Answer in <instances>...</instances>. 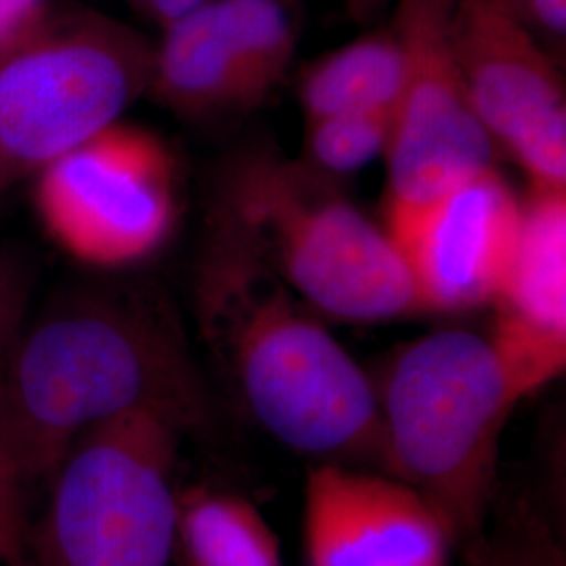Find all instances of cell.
<instances>
[{
  "instance_id": "cell-15",
  "label": "cell",
  "mask_w": 566,
  "mask_h": 566,
  "mask_svg": "<svg viewBox=\"0 0 566 566\" xmlns=\"http://www.w3.org/2000/svg\"><path fill=\"white\" fill-rule=\"evenodd\" d=\"M403 84V46L392 28H382L306 65L298 99L306 120L340 112H395Z\"/></svg>"
},
{
  "instance_id": "cell-6",
  "label": "cell",
  "mask_w": 566,
  "mask_h": 566,
  "mask_svg": "<svg viewBox=\"0 0 566 566\" xmlns=\"http://www.w3.org/2000/svg\"><path fill=\"white\" fill-rule=\"evenodd\" d=\"M156 44L88 7H49L0 55V189L34 177L149 93Z\"/></svg>"
},
{
  "instance_id": "cell-12",
  "label": "cell",
  "mask_w": 566,
  "mask_h": 566,
  "mask_svg": "<svg viewBox=\"0 0 566 566\" xmlns=\"http://www.w3.org/2000/svg\"><path fill=\"white\" fill-rule=\"evenodd\" d=\"M455 539L424 497L386 472L340 462L304 481V566H451Z\"/></svg>"
},
{
  "instance_id": "cell-21",
  "label": "cell",
  "mask_w": 566,
  "mask_h": 566,
  "mask_svg": "<svg viewBox=\"0 0 566 566\" xmlns=\"http://www.w3.org/2000/svg\"><path fill=\"white\" fill-rule=\"evenodd\" d=\"M49 7V0H0V55L25 36Z\"/></svg>"
},
{
  "instance_id": "cell-14",
  "label": "cell",
  "mask_w": 566,
  "mask_h": 566,
  "mask_svg": "<svg viewBox=\"0 0 566 566\" xmlns=\"http://www.w3.org/2000/svg\"><path fill=\"white\" fill-rule=\"evenodd\" d=\"M177 566H283L282 546L248 497L191 486L177 495Z\"/></svg>"
},
{
  "instance_id": "cell-22",
  "label": "cell",
  "mask_w": 566,
  "mask_h": 566,
  "mask_svg": "<svg viewBox=\"0 0 566 566\" xmlns=\"http://www.w3.org/2000/svg\"><path fill=\"white\" fill-rule=\"evenodd\" d=\"M142 18L156 23L160 30L181 20L203 0H124Z\"/></svg>"
},
{
  "instance_id": "cell-13",
  "label": "cell",
  "mask_w": 566,
  "mask_h": 566,
  "mask_svg": "<svg viewBox=\"0 0 566 566\" xmlns=\"http://www.w3.org/2000/svg\"><path fill=\"white\" fill-rule=\"evenodd\" d=\"M486 334L526 397L566 367V189H535Z\"/></svg>"
},
{
  "instance_id": "cell-3",
  "label": "cell",
  "mask_w": 566,
  "mask_h": 566,
  "mask_svg": "<svg viewBox=\"0 0 566 566\" xmlns=\"http://www.w3.org/2000/svg\"><path fill=\"white\" fill-rule=\"evenodd\" d=\"M382 472L416 489L455 546L495 504L500 443L526 395L489 336L449 327L401 346L374 378Z\"/></svg>"
},
{
  "instance_id": "cell-23",
  "label": "cell",
  "mask_w": 566,
  "mask_h": 566,
  "mask_svg": "<svg viewBox=\"0 0 566 566\" xmlns=\"http://www.w3.org/2000/svg\"><path fill=\"white\" fill-rule=\"evenodd\" d=\"M388 2H395V0H343L346 13L355 21H367L380 15V11Z\"/></svg>"
},
{
  "instance_id": "cell-5",
  "label": "cell",
  "mask_w": 566,
  "mask_h": 566,
  "mask_svg": "<svg viewBox=\"0 0 566 566\" xmlns=\"http://www.w3.org/2000/svg\"><path fill=\"white\" fill-rule=\"evenodd\" d=\"M189 432L135 411L95 426L46 481L30 526V566H175V485Z\"/></svg>"
},
{
  "instance_id": "cell-1",
  "label": "cell",
  "mask_w": 566,
  "mask_h": 566,
  "mask_svg": "<svg viewBox=\"0 0 566 566\" xmlns=\"http://www.w3.org/2000/svg\"><path fill=\"white\" fill-rule=\"evenodd\" d=\"M0 401L34 485L86 430L122 416L160 413L189 434L210 422L181 319L145 283H70L49 296L0 361Z\"/></svg>"
},
{
  "instance_id": "cell-10",
  "label": "cell",
  "mask_w": 566,
  "mask_h": 566,
  "mask_svg": "<svg viewBox=\"0 0 566 566\" xmlns=\"http://www.w3.org/2000/svg\"><path fill=\"white\" fill-rule=\"evenodd\" d=\"M451 41L495 147L531 187L566 189L565 81L546 46L495 0H455Z\"/></svg>"
},
{
  "instance_id": "cell-9",
  "label": "cell",
  "mask_w": 566,
  "mask_h": 566,
  "mask_svg": "<svg viewBox=\"0 0 566 566\" xmlns=\"http://www.w3.org/2000/svg\"><path fill=\"white\" fill-rule=\"evenodd\" d=\"M301 28L296 0H203L164 28L147 95L193 120L256 109L285 78Z\"/></svg>"
},
{
  "instance_id": "cell-20",
  "label": "cell",
  "mask_w": 566,
  "mask_h": 566,
  "mask_svg": "<svg viewBox=\"0 0 566 566\" xmlns=\"http://www.w3.org/2000/svg\"><path fill=\"white\" fill-rule=\"evenodd\" d=\"M502 9L523 23L526 30L552 49L565 46L566 0H495Z\"/></svg>"
},
{
  "instance_id": "cell-8",
  "label": "cell",
  "mask_w": 566,
  "mask_h": 566,
  "mask_svg": "<svg viewBox=\"0 0 566 566\" xmlns=\"http://www.w3.org/2000/svg\"><path fill=\"white\" fill-rule=\"evenodd\" d=\"M455 0H395L390 28L405 84L386 147V210L428 202L495 166L497 147L474 112L451 41Z\"/></svg>"
},
{
  "instance_id": "cell-4",
  "label": "cell",
  "mask_w": 566,
  "mask_h": 566,
  "mask_svg": "<svg viewBox=\"0 0 566 566\" xmlns=\"http://www.w3.org/2000/svg\"><path fill=\"white\" fill-rule=\"evenodd\" d=\"M235 229L317 315L382 324L422 315L385 227L334 181L277 149L248 147L223 164L208 208Z\"/></svg>"
},
{
  "instance_id": "cell-17",
  "label": "cell",
  "mask_w": 566,
  "mask_h": 566,
  "mask_svg": "<svg viewBox=\"0 0 566 566\" xmlns=\"http://www.w3.org/2000/svg\"><path fill=\"white\" fill-rule=\"evenodd\" d=\"M462 547L465 566H566L556 533L525 502L491 507L481 533Z\"/></svg>"
},
{
  "instance_id": "cell-11",
  "label": "cell",
  "mask_w": 566,
  "mask_h": 566,
  "mask_svg": "<svg viewBox=\"0 0 566 566\" xmlns=\"http://www.w3.org/2000/svg\"><path fill=\"white\" fill-rule=\"evenodd\" d=\"M523 202L491 166L428 202L386 210V233L411 275L422 315L491 306L521 231Z\"/></svg>"
},
{
  "instance_id": "cell-19",
  "label": "cell",
  "mask_w": 566,
  "mask_h": 566,
  "mask_svg": "<svg viewBox=\"0 0 566 566\" xmlns=\"http://www.w3.org/2000/svg\"><path fill=\"white\" fill-rule=\"evenodd\" d=\"M34 269L15 245H0V361L30 315Z\"/></svg>"
},
{
  "instance_id": "cell-2",
  "label": "cell",
  "mask_w": 566,
  "mask_h": 566,
  "mask_svg": "<svg viewBox=\"0 0 566 566\" xmlns=\"http://www.w3.org/2000/svg\"><path fill=\"white\" fill-rule=\"evenodd\" d=\"M203 227L193 313L245 413L296 453L378 462L374 378L235 229L210 210Z\"/></svg>"
},
{
  "instance_id": "cell-18",
  "label": "cell",
  "mask_w": 566,
  "mask_h": 566,
  "mask_svg": "<svg viewBox=\"0 0 566 566\" xmlns=\"http://www.w3.org/2000/svg\"><path fill=\"white\" fill-rule=\"evenodd\" d=\"M30 479L0 401V566H30Z\"/></svg>"
},
{
  "instance_id": "cell-7",
  "label": "cell",
  "mask_w": 566,
  "mask_h": 566,
  "mask_svg": "<svg viewBox=\"0 0 566 566\" xmlns=\"http://www.w3.org/2000/svg\"><path fill=\"white\" fill-rule=\"evenodd\" d=\"M32 202L65 256L95 271H124L175 235L181 172L156 133L118 120L41 168Z\"/></svg>"
},
{
  "instance_id": "cell-16",
  "label": "cell",
  "mask_w": 566,
  "mask_h": 566,
  "mask_svg": "<svg viewBox=\"0 0 566 566\" xmlns=\"http://www.w3.org/2000/svg\"><path fill=\"white\" fill-rule=\"evenodd\" d=\"M392 130V112H340L306 120L304 156L313 170L340 181L367 164L385 158Z\"/></svg>"
}]
</instances>
